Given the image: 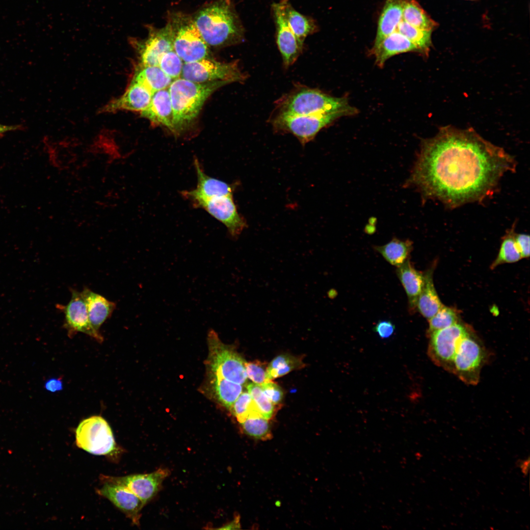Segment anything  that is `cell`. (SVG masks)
I'll return each instance as SVG.
<instances>
[{
    "label": "cell",
    "mask_w": 530,
    "mask_h": 530,
    "mask_svg": "<svg viewBox=\"0 0 530 530\" xmlns=\"http://www.w3.org/2000/svg\"><path fill=\"white\" fill-rule=\"evenodd\" d=\"M209 46L224 47L244 39V29L231 0H216L200 9L193 18Z\"/></svg>",
    "instance_id": "cell-2"
},
{
    "label": "cell",
    "mask_w": 530,
    "mask_h": 530,
    "mask_svg": "<svg viewBox=\"0 0 530 530\" xmlns=\"http://www.w3.org/2000/svg\"><path fill=\"white\" fill-rule=\"evenodd\" d=\"M173 37V49L184 63L209 57L208 45L203 39L193 17L174 12L168 20Z\"/></svg>",
    "instance_id": "cell-5"
},
{
    "label": "cell",
    "mask_w": 530,
    "mask_h": 530,
    "mask_svg": "<svg viewBox=\"0 0 530 530\" xmlns=\"http://www.w3.org/2000/svg\"><path fill=\"white\" fill-rule=\"evenodd\" d=\"M77 446L94 455H113L121 450L106 420L93 416L82 421L75 431Z\"/></svg>",
    "instance_id": "cell-7"
},
{
    "label": "cell",
    "mask_w": 530,
    "mask_h": 530,
    "mask_svg": "<svg viewBox=\"0 0 530 530\" xmlns=\"http://www.w3.org/2000/svg\"><path fill=\"white\" fill-rule=\"evenodd\" d=\"M279 113L312 115L345 111L354 115L357 109L350 106L345 97L332 96L316 89L300 86L277 102Z\"/></svg>",
    "instance_id": "cell-4"
},
{
    "label": "cell",
    "mask_w": 530,
    "mask_h": 530,
    "mask_svg": "<svg viewBox=\"0 0 530 530\" xmlns=\"http://www.w3.org/2000/svg\"><path fill=\"white\" fill-rule=\"evenodd\" d=\"M20 126H7L2 125L0 124V136H1L3 134L7 132L15 131L19 129Z\"/></svg>",
    "instance_id": "cell-46"
},
{
    "label": "cell",
    "mask_w": 530,
    "mask_h": 530,
    "mask_svg": "<svg viewBox=\"0 0 530 530\" xmlns=\"http://www.w3.org/2000/svg\"><path fill=\"white\" fill-rule=\"evenodd\" d=\"M370 54L375 57V63L379 67L394 55L402 53H420L418 48L406 37L396 30L387 36L375 47H372Z\"/></svg>",
    "instance_id": "cell-21"
},
{
    "label": "cell",
    "mask_w": 530,
    "mask_h": 530,
    "mask_svg": "<svg viewBox=\"0 0 530 530\" xmlns=\"http://www.w3.org/2000/svg\"><path fill=\"white\" fill-rule=\"evenodd\" d=\"M132 80L142 85L153 94L168 88L174 80L158 66H142L136 71Z\"/></svg>",
    "instance_id": "cell-27"
},
{
    "label": "cell",
    "mask_w": 530,
    "mask_h": 530,
    "mask_svg": "<svg viewBox=\"0 0 530 530\" xmlns=\"http://www.w3.org/2000/svg\"><path fill=\"white\" fill-rule=\"evenodd\" d=\"M402 20L421 29L433 31L439 24L434 21L416 0H402Z\"/></svg>",
    "instance_id": "cell-28"
},
{
    "label": "cell",
    "mask_w": 530,
    "mask_h": 530,
    "mask_svg": "<svg viewBox=\"0 0 530 530\" xmlns=\"http://www.w3.org/2000/svg\"><path fill=\"white\" fill-rule=\"evenodd\" d=\"M51 151V160L59 171L70 170L79 160V155L72 146L66 143L59 144Z\"/></svg>",
    "instance_id": "cell-35"
},
{
    "label": "cell",
    "mask_w": 530,
    "mask_h": 530,
    "mask_svg": "<svg viewBox=\"0 0 530 530\" xmlns=\"http://www.w3.org/2000/svg\"><path fill=\"white\" fill-rule=\"evenodd\" d=\"M184 62L174 50L163 54L159 67L173 80L181 78Z\"/></svg>",
    "instance_id": "cell-40"
},
{
    "label": "cell",
    "mask_w": 530,
    "mask_h": 530,
    "mask_svg": "<svg viewBox=\"0 0 530 530\" xmlns=\"http://www.w3.org/2000/svg\"><path fill=\"white\" fill-rule=\"evenodd\" d=\"M519 466L522 472L525 475H527L528 472H529V465H530L529 458H528V459H526L525 460H521V462H519Z\"/></svg>",
    "instance_id": "cell-47"
},
{
    "label": "cell",
    "mask_w": 530,
    "mask_h": 530,
    "mask_svg": "<svg viewBox=\"0 0 530 530\" xmlns=\"http://www.w3.org/2000/svg\"><path fill=\"white\" fill-rule=\"evenodd\" d=\"M141 114L152 123L163 125L174 132L173 112L168 88L153 93L150 104Z\"/></svg>",
    "instance_id": "cell-20"
},
{
    "label": "cell",
    "mask_w": 530,
    "mask_h": 530,
    "mask_svg": "<svg viewBox=\"0 0 530 530\" xmlns=\"http://www.w3.org/2000/svg\"><path fill=\"white\" fill-rule=\"evenodd\" d=\"M45 388L48 391L54 393L63 389V382L59 378H52L46 381Z\"/></svg>",
    "instance_id": "cell-45"
},
{
    "label": "cell",
    "mask_w": 530,
    "mask_h": 530,
    "mask_svg": "<svg viewBox=\"0 0 530 530\" xmlns=\"http://www.w3.org/2000/svg\"><path fill=\"white\" fill-rule=\"evenodd\" d=\"M267 367L259 362H245V367L247 377L253 383L261 385L270 381L267 375Z\"/></svg>",
    "instance_id": "cell-41"
},
{
    "label": "cell",
    "mask_w": 530,
    "mask_h": 530,
    "mask_svg": "<svg viewBox=\"0 0 530 530\" xmlns=\"http://www.w3.org/2000/svg\"><path fill=\"white\" fill-rule=\"evenodd\" d=\"M204 209L227 228L229 235L237 238L247 227L246 220L238 213L233 194L213 197L194 204Z\"/></svg>",
    "instance_id": "cell-13"
},
{
    "label": "cell",
    "mask_w": 530,
    "mask_h": 530,
    "mask_svg": "<svg viewBox=\"0 0 530 530\" xmlns=\"http://www.w3.org/2000/svg\"><path fill=\"white\" fill-rule=\"evenodd\" d=\"M395 329L394 324L389 320L379 321L373 328V330L382 339L391 337Z\"/></svg>",
    "instance_id": "cell-44"
},
{
    "label": "cell",
    "mask_w": 530,
    "mask_h": 530,
    "mask_svg": "<svg viewBox=\"0 0 530 530\" xmlns=\"http://www.w3.org/2000/svg\"><path fill=\"white\" fill-rule=\"evenodd\" d=\"M515 240L522 258L530 256V236L525 234H515Z\"/></svg>",
    "instance_id": "cell-43"
},
{
    "label": "cell",
    "mask_w": 530,
    "mask_h": 530,
    "mask_svg": "<svg viewBox=\"0 0 530 530\" xmlns=\"http://www.w3.org/2000/svg\"><path fill=\"white\" fill-rule=\"evenodd\" d=\"M471 329L459 321L427 335V354L437 366L451 373L452 362L457 345Z\"/></svg>",
    "instance_id": "cell-11"
},
{
    "label": "cell",
    "mask_w": 530,
    "mask_h": 530,
    "mask_svg": "<svg viewBox=\"0 0 530 530\" xmlns=\"http://www.w3.org/2000/svg\"><path fill=\"white\" fill-rule=\"evenodd\" d=\"M207 365L210 373L230 381L244 385L247 380L245 361L235 350L223 344L213 329L207 337Z\"/></svg>",
    "instance_id": "cell-6"
},
{
    "label": "cell",
    "mask_w": 530,
    "mask_h": 530,
    "mask_svg": "<svg viewBox=\"0 0 530 530\" xmlns=\"http://www.w3.org/2000/svg\"><path fill=\"white\" fill-rule=\"evenodd\" d=\"M396 30L414 44L418 48L420 54L424 56L428 55L432 46V31L419 29L402 20L398 25Z\"/></svg>",
    "instance_id": "cell-32"
},
{
    "label": "cell",
    "mask_w": 530,
    "mask_h": 530,
    "mask_svg": "<svg viewBox=\"0 0 530 530\" xmlns=\"http://www.w3.org/2000/svg\"><path fill=\"white\" fill-rule=\"evenodd\" d=\"M303 365L298 358L289 354H280L275 357L267 367V375L269 381L282 376Z\"/></svg>",
    "instance_id": "cell-34"
},
{
    "label": "cell",
    "mask_w": 530,
    "mask_h": 530,
    "mask_svg": "<svg viewBox=\"0 0 530 530\" xmlns=\"http://www.w3.org/2000/svg\"><path fill=\"white\" fill-rule=\"evenodd\" d=\"M227 83H195L182 78L174 80L168 90L174 116V132H181L197 116L205 102L216 89Z\"/></svg>",
    "instance_id": "cell-3"
},
{
    "label": "cell",
    "mask_w": 530,
    "mask_h": 530,
    "mask_svg": "<svg viewBox=\"0 0 530 530\" xmlns=\"http://www.w3.org/2000/svg\"><path fill=\"white\" fill-rule=\"evenodd\" d=\"M260 386L265 395L273 404H278L281 402L283 392L277 384L270 381L260 385Z\"/></svg>",
    "instance_id": "cell-42"
},
{
    "label": "cell",
    "mask_w": 530,
    "mask_h": 530,
    "mask_svg": "<svg viewBox=\"0 0 530 530\" xmlns=\"http://www.w3.org/2000/svg\"><path fill=\"white\" fill-rule=\"evenodd\" d=\"M194 164L197 176V186L193 190L182 192L193 204L213 197L233 194L236 184H229L208 176L202 170L197 159H194Z\"/></svg>",
    "instance_id": "cell-18"
},
{
    "label": "cell",
    "mask_w": 530,
    "mask_h": 530,
    "mask_svg": "<svg viewBox=\"0 0 530 530\" xmlns=\"http://www.w3.org/2000/svg\"><path fill=\"white\" fill-rule=\"evenodd\" d=\"M515 223L503 237L498 255L491 265V269L505 263L517 262L522 259L515 240Z\"/></svg>",
    "instance_id": "cell-33"
},
{
    "label": "cell",
    "mask_w": 530,
    "mask_h": 530,
    "mask_svg": "<svg viewBox=\"0 0 530 530\" xmlns=\"http://www.w3.org/2000/svg\"><path fill=\"white\" fill-rule=\"evenodd\" d=\"M88 151L92 155L104 157L108 164L126 160L131 155L123 150L113 138L104 135L97 138Z\"/></svg>",
    "instance_id": "cell-31"
},
{
    "label": "cell",
    "mask_w": 530,
    "mask_h": 530,
    "mask_svg": "<svg viewBox=\"0 0 530 530\" xmlns=\"http://www.w3.org/2000/svg\"><path fill=\"white\" fill-rule=\"evenodd\" d=\"M81 293L84 298L89 321L92 327L99 331L101 326L112 315L116 304L87 287Z\"/></svg>",
    "instance_id": "cell-23"
},
{
    "label": "cell",
    "mask_w": 530,
    "mask_h": 530,
    "mask_svg": "<svg viewBox=\"0 0 530 530\" xmlns=\"http://www.w3.org/2000/svg\"><path fill=\"white\" fill-rule=\"evenodd\" d=\"M231 410L240 424L249 416H262L248 392L240 394Z\"/></svg>",
    "instance_id": "cell-37"
},
{
    "label": "cell",
    "mask_w": 530,
    "mask_h": 530,
    "mask_svg": "<svg viewBox=\"0 0 530 530\" xmlns=\"http://www.w3.org/2000/svg\"><path fill=\"white\" fill-rule=\"evenodd\" d=\"M247 389L261 415L269 420L275 412V407L265 395L260 385L255 383L247 384Z\"/></svg>",
    "instance_id": "cell-39"
},
{
    "label": "cell",
    "mask_w": 530,
    "mask_h": 530,
    "mask_svg": "<svg viewBox=\"0 0 530 530\" xmlns=\"http://www.w3.org/2000/svg\"><path fill=\"white\" fill-rule=\"evenodd\" d=\"M271 12L275 26L276 43L283 64L288 67L297 59L302 52L303 45L299 42L289 26L280 0L272 4Z\"/></svg>",
    "instance_id": "cell-16"
},
{
    "label": "cell",
    "mask_w": 530,
    "mask_h": 530,
    "mask_svg": "<svg viewBox=\"0 0 530 530\" xmlns=\"http://www.w3.org/2000/svg\"><path fill=\"white\" fill-rule=\"evenodd\" d=\"M374 248L388 262L398 267L409 258L413 242L409 239L394 238L387 244Z\"/></svg>",
    "instance_id": "cell-30"
},
{
    "label": "cell",
    "mask_w": 530,
    "mask_h": 530,
    "mask_svg": "<svg viewBox=\"0 0 530 530\" xmlns=\"http://www.w3.org/2000/svg\"><path fill=\"white\" fill-rule=\"evenodd\" d=\"M486 359L484 346L470 330L457 345L451 373L468 385H476Z\"/></svg>",
    "instance_id": "cell-8"
},
{
    "label": "cell",
    "mask_w": 530,
    "mask_h": 530,
    "mask_svg": "<svg viewBox=\"0 0 530 530\" xmlns=\"http://www.w3.org/2000/svg\"><path fill=\"white\" fill-rule=\"evenodd\" d=\"M402 0H385L378 19L376 34L372 47L395 31L402 18Z\"/></svg>",
    "instance_id": "cell-24"
},
{
    "label": "cell",
    "mask_w": 530,
    "mask_h": 530,
    "mask_svg": "<svg viewBox=\"0 0 530 530\" xmlns=\"http://www.w3.org/2000/svg\"><path fill=\"white\" fill-rule=\"evenodd\" d=\"M435 267L432 265L424 272V282L417 302V309L425 318H432L444 305L434 287L433 275Z\"/></svg>",
    "instance_id": "cell-26"
},
{
    "label": "cell",
    "mask_w": 530,
    "mask_h": 530,
    "mask_svg": "<svg viewBox=\"0 0 530 530\" xmlns=\"http://www.w3.org/2000/svg\"><path fill=\"white\" fill-rule=\"evenodd\" d=\"M148 35L143 40L132 38L131 43L137 51L142 66H159L165 53L174 50L173 37L169 25L157 28L148 26Z\"/></svg>",
    "instance_id": "cell-12"
},
{
    "label": "cell",
    "mask_w": 530,
    "mask_h": 530,
    "mask_svg": "<svg viewBox=\"0 0 530 530\" xmlns=\"http://www.w3.org/2000/svg\"><path fill=\"white\" fill-rule=\"evenodd\" d=\"M269 420L261 416H249L240 423L243 432L256 439L269 440L272 434Z\"/></svg>",
    "instance_id": "cell-36"
},
{
    "label": "cell",
    "mask_w": 530,
    "mask_h": 530,
    "mask_svg": "<svg viewBox=\"0 0 530 530\" xmlns=\"http://www.w3.org/2000/svg\"><path fill=\"white\" fill-rule=\"evenodd\" d=\"M152 95L142 85L132 80L124 93L107 103L101 112H114L123 110L141 112L148 106Z\"/></svg>",
    "instance_id": "cell-19"
},
{
    "label": "cell",
    "mask_w": 530,
    "mask_h": 530,
    "mask_svg": "<svg viewBox=\"0 0 530 530\" xmlns=\"http://www.w3.org/2000/svg\"><path fill=\"white\" fill-rule=\"evenodd\" d=\"M181 78L195 83L224 81L227 83L242 82L246 75L236 62H221L209 57L184 63Z\"/></svg>",
    "instance_id": "cell-10"
},
{
    "label": "cell",
    "mask_w": 530,
    "mask_h": 530,
    "mask_svg": "<svg viewBox=\"0 0 530 530\" xmlns=\"http://www.w3.org/2000/svg\"><path fill=\"white\" fill-rule=\"evenodd\" d=\"M71 297L65 305H58V307L65 316L64 327L71 336L77 332H82L93 338L99 342L103 341L100 332L96 330L89 321L86 305L81 292L71 289Z\"/></svg>",
    "instance_id": "cell-15"
},
{
    "label": "cell",
    "mask_w": 530,
    "mask_h": 530,
    "mask_svg": "<svg viewBox=\"0 0 530 530\" xmlns=\"http://www.w3.org/2000/svg\"><path fill=\"white\" fill-rule=\"evenodd\" d=\"M210 385L216 400L225 407L231 409L242 392V385L210 373Z\"/></svg>",
    "instance_id": "cell-29"
},
{
    "label": "cell",
    "mask_w": 530,
    "mask_h": 530,
    "mask_svg": "<svg viewBox=\"0 0 530 530\" xmlns=\"http://www.w3.org/2000/svg\"><path fill=\"white\" fill-rule=\"evenodd\" d=\"M396 272L407 294L409 311L413 313L417 309L418 298L424 285V273L416 269L409 258L397 267Z\"/></svg>",
    "instance_id": "cell-22"
},
{
    "label": "cell",
    "mask_w": 530,
    "mask_h": 530,
    "mask_svg": "<svg viewBox=\"0 0 530 530\" xmlns=\"http://www.w3.org/2000/svg\"><path fill=\"white\" fill-rule=\"evenodd\" d=\"M280 1L289 26L299 42L303 45L308 36L318 31L317 23L311 17L304 15L296 11L289 0Z\"/></svg>",
    "instance_id": "cell-25"
},
{
    "label": "cell",
    "mask_w": 530,
    "mask_h": 530,
    "mask_svg": "<svg viewBox=\"0 0 530 530\" xmlns=\"http://www.w3.org/2000/svg\"><path fill=\"white\" fill-rule=\"evenodd\" d=\"M167 469L159 468L154 472L115 477L102 475L103 481L121 485L136 495L145 504L157 493L163 480L169 476Z\"/></svg>",
    "instance_id": "cell-14"
},
{
    "label": "cell",
    "mask_w": 530,
    "mask_h": 530,
    "mask_svg": "<svg viewBox=\"0 0 530 530\" xmlns=\"http://www.w3.org/2000/svg\"><path fill=\"white\" fill-rule=\"evenodd\" d=\"M351 115L345 111L312 115H292L279 113L272 120L274 130L292 133L304 145L312 140L323 128L337 119Z\"/></svg>",
    "instance_id": "cell-9"
},
{
    "label": "cell",
    "mask_w": 530,
    "mask_h": 530,
    "mask_svg": "<svg viewBox=\"0 0 530 530\" xmlns=\"http://www.w3.org/2000/svg\"><path fill=\"white\" fill-rule=\"evenodd\" d=\"M104 485L97 490L98 494L108 500L117 508L138 526L140 512L145 505L136 495L126 487L113 482L103 481Z\"/></svg>",
    "instance_id": "cell-17"
},
{
    "label": "cell",
    "mask_w": 530,
    "mask_h": 530,
    "mask_svg": "<svg viewBox=\"0 0 530 530\" xmlns=\"http://www.w3.org/2000/svg\"><path fill=\"white\" fill-rule=\"evenodd\" d=\"M514 158L472 128L448 126L424 139L404 187L415 188L423 201L449 208L491 196L504 175L514 171Z\"/></svg>",
    "instance_id": "cell-1"
},
{
    "label": "cell",
    "mask_w": 530,
    "mask_h": 530,
    "mask_svg": "<svg viewBox=\"0 0 530 530\" xmlns=\"http://www.w3.org/2000/svg\"><path fill=\"white\" fill-rule=\"evenodd\" d=\"M428 320L429 327L427 335L433 331L449 327L459 322V318L455 309L443 305L432 318Z\"/></svg>",
    "instance_id": "cell-38"
}]
</instances>
